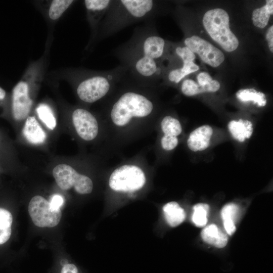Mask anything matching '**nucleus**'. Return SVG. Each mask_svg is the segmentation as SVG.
Returning <instances> with one entry per match:
<instances>
[{
	"label": "nucleus",
	"mask_w": 273,
	"mask_h": 273,
	"mask_svg": "<svg viewBox=\"0 0 273 273\" xmlns=\"http://www.w3.org/2000/svg\"><path fill=\"white\" fill-rule=\"evenodd\" d=\"M154 26L151 20L135 27L130 38L112 53L125 68L128 77L149 86L162 75L158 61L164 55L166 45Z\"/></svg>",
	"instance_id": "obj_1"
},
{
	"label": "nucleus",
	"mask_w": 273,
	"mask_h": 273,
	"mask_svg": "<svg viewBox=\"0 0 273 273\" xmlns=\"http://www.w3.org/2000/svg\"><path fill=\"white\" fill-rule=\"evenodd\" d=\"M150 86L126 74L115 89L116 93L108 107V116L115 126L124 128L153 114L155 105L150 94Z\"/></svg>",
	"instance_id": "obj_2"
},
{
	"label": "nucleus",
	"mask_w": 273,
	"mask_h": 273,
	"mask_svg": "<svg viewBox=\"0 0 273 273\" xmlns=\"http://www.w3.org/2000/svg\"><path fill=\"white\" fill-rule=\"evenodd\" d=\"M156 3L153 0H112L101 22L100 38L109 37L134 23L152 20Z\"/></svg>",
	"instance_id": "obj_3"
},
{
	"label": "nucleus",
	"mask_w": 273,
	"mask_h": 273,
	"mask_svg": "<svg viewBox=\"0 0 273 273\" xmlns=\"http://www.w3.org/2000/svg\"><path fill=\"white\" fill-rule=\"evenodd\" d=\"M126 69L121 65L82 78L76 87L79 99L93 103L108 96L115 90L125 77Z\"/></svg>",
	"instance_id": "obj_4"
},
{
	"label": "nucleus",
	"mask_w": 273,
	"mask_h": 273,
	"mask_svg": "<svg viewBox=\"0 0 273 273\" xmlns=\"http://www.w3.org/2000/svg\"><path fill=\"white\" fill-rule=\"evenodd\" d=\"M230 18L225 11L214 9L204 15L203 24L211 37L228 52L236 50L239 41L230 28Z\"/></svg>",
	"instance_id": "obj_5"
},
{
	"label": "nucleus",
	"mask_w": 273,
	"mask_h": 273,
	"mask_svg": "<svg viewBox=\"0 0 273 273\" xmlns=\"http://www.w3.org/2000/svg\"><path fill=\"white\" fill-rule=\"evenodd\" d=\"M146 181L145 172L140 167L127 164L117 167L112 172L109 186L116 192H133L141 189Z\"/></svg>",
	"instance_id": "obj_6"
},
{
	"label": "nucleus",
	"mask_w": 273,
	"mask_h": 273,
	"mask_svg": "<svg viewBox=\"0 0 273 273\" xmlns=\"http://www.w3.org/2000/svg\"><path fill=\"white\" fill-rule=\"evenodd\" d=\"M53 176L58 186L62 190L73 188L80 194H87L92 192L93 183L86 175L78 173L67 164L57 165L53 170Z\"/></svg>",
	"instance_id": "obj_7"
},
{
	"label": "nucleus",
	"mask_w": 273,
	"mask_h": 273,
	"mask_svg": "<svg viewBox=\"0 0 273 273\" xmlns=\"http://www.w3.org/2000/svg\"><path fill=\"white\" fill-rule=\"evenodd\" d=\"M28 212L33 223L40 228H53L60 222V209L53 210L49 201L41 196H35L30 201Z\"/></svg>",
	"instance_id": "obj_8"
},
{
	"label": "nucleus",
	"mask_w": 273,
	"mask_h": 273,
	"mask_svg": "<svg viewBox=\"0 0 273 273\" xmlns=\"http://www.w3.org/2000/svg\"><path fill=\"white\" fill-rule=\"evenodd\" d=\"M184 43L192 52L198 54L203 62L212 67H218L224 60V55L220 50L198 36L186 38Z\"/></svg>",
	"instance_id": "obj_9"
},
{
	"label": "nucleus",
	"mask_w": 273,
	"mask_h": 273,
	"mask_svg": "<svg viewBox=\"0 0 273 273\" xmlns=\"http://www.w3.org/2000/svg\"><path fill=\"white\" fill-rule=\"evenodd\" d=\"M73 125L78 135L83 140L95 139L99 132V125L96 117L83 108L75 109L72 114Z\"/></svg>",
	"instance_id": "obj_10"
},
{
	"label": "nucleus",
	"mask_w": 273,
	"mask_h": 273,
	"mask_svg": "<svg viewBox=\"0 0 273 273\" xmlns=\"http://www.w3.org/2000/svg\"><path fill=\"white\" fill-rule=\"evenodd\" d=\"M32 104L29 97L28 86L25 81L18 82L12 94V113L16 120H22L28 115Z\"/></svg>",
	"instance_id": "obj_11"
},
{
	"label": "nucleus",
	"mask_w": 273,
	"mask_h": 273,
	"mask_svg": "<svg viewBox=\"0 0 273 273\" xmlns=\"http://www.w3.org/2000/svg\"><path fill=\"white\" fill-rule=\"evenodd\" d=\"M213 134L212 127L208 125H202L190 134L187 140L188 148L193 152L202 151L210 145Z\"/></svg>",
	"instance_id": "obj_12"
},
{
	"label": "nucleus",
	"mask_w": 273,
	"mask_h": 273,
	"mask_svg": "<svg viewBox=\"0 0 273 273\" xmlns=\"http://www.w3.org/2000/svg\"><path fill=\"white\" fill-rule=\"evenodd\" d=\"M112 0H85L84 4L87 11L88 19L95 31L101 23Z\"/></svg>",
	"instance_id": "obj_13"
},
{
	"label": "nucleus",
	"mask_w": 273,
	"mask_h": 273,
	"mask_svg": "<svg viewBox=\"0 0 273 273\" xmlns=\"http://www.w3.org/2000/svg\"><path fill=\"white\" fill-rule=\"evenodd\" d=\"M22 132L27 141L32 144L43 143L47 138L45 132L33 116L27 117Z\"/></svg>",
	"instance_id": "obj_14"
},
{
	"label": "nucleus",
	"mask_w": 273,
	"mask_h": 273,
	"mask_svg": "<svg viewBox=\"0 0 273 273\" xmlns=\"http://www.w3.org/2000/svg\"><path fill=\"white\" fill-rule=\"evenodd\" d=\"M201 237L206 243L218 248L224 247L228 241L226 233L222 231L215 224L206 226L201 232Z\"/></svg>",
	"instance_id": "obj_15"
},
{
	"label": "nucleus",
	"mask_w": 273,
	"mask_h": 273,
	"mask_svg": "<svg viewBox=\"0 0 273 273\" xmlns=\"http://www.w3.org/2000/svg\"><path fill=\"white\" fill-rule=\"evenodd\" d=\"M228 127L233 138L241 143L250 138L253 131L252 122L242 119L230 121Z\"/></svg>",
	"instance_id": "obj_16"
},
{
	"label": "nucleus",
	"mask_w": 273,
	"mask_h": 273,
	"mask_svg": "<svg viewBox=\"0 0 273 273\" xmlns=\"http://www.w3.org/2000/svg\"><path fill=\"white\" fill-rule=\"evenodd\" d=\"M162 209L165 218L171 227L179 225L186 218L184 210L176 202L172 201L166 203Z\"/></svg>",
	"instance_id": "obj_17"
},
{
	"label": "nucleus",
	"mask_w": 273,
	"mask_h": 273,
	"mask_svg": "<svg viewBox=\"0 0 273 273\" xmlns=\"http://www.w3.org/2000/svg\"><path fill=\"white\" fill-rule=\"evenodd\" d=\"M238 210V206L232 203L226 204L222 208L221 216L223 226L229 235H232L236 230L234 219Z\"/></svg>",
	"instance_id": "obj_18"
},
{
	"label": "nucleus",
	"mask_w": 273,
	"mask_h": 273,
	"mask_svg": "<svg viewBox=\"0 0 273 273\" xmlns=\"http://www.w3.org/2000/svg\"><path fill=\"white\" fill-rule=\"evenodd\" d=\"M272 14L273 1L267 0L265 5L253 11L252 18L253 24L259 28L265 27Z\"/></svg>",
	"instance_id": "obj_19"
},
{
	"label": "nucleus",
	"mask_w": 273,
	"mask_h": 273,
	"mask_svg": "<svg viewBox=\"0 0 273 273\" xmlns=\"http://www.w3.org/2000/svg\"><path fill=\"white\" fill-rule=\"evenodd\" d=\"M236 97L242 102L252 101L259 107L265 106L267 103L265 94L253 88L240 89L237 92Z\"/></svg>",
	"instance_id": "obj_20"
},
{
	"label": "nucleus",
	"mask_w": 273,
	"mask_h": 273,
	"mask_svg": "<svg viewBox=\"0 0 273 273\" xmlns=\"http://www.w3.org/2000/svg\"><path fill=\"white\" fill-rule=\"evenodd\" d=\"M199 70V66L194 62L183 63L181 68L171 70L168 79L171 82L179 83L185 76Z\"/></svg>",
	"instance_id": "obj_21"
},
{
	"label": "nucleus",
	"mask_w": 273,
	"mask_h": 273,
	"mask_svg": "<svg viewBox=\"0 0 273 273\" xmlns=\"http://www.w3.org/2000/svg\"><path fill=\"white\" fill-rule=\"evenodd\" d=\"M161 130L164 135L177 137L182 132L179 121L171 116H165L161 122Z\"/></svg>",
	"instance_id": "obj_22"
},
{
	"label": "nucleus",
	"mask_w": 273,
	"mask_h": 273,
	"mask_svg": "<svg viewBox=\"0 0 273 273\" xmlns=\"http://www.w3.org/2000/svg\"><path fill=\"white\" fill-rule=\"evenodd\" d=\"M209 209V205L205 203H198L194 206L192 219L196 226L202 227L206 224Z\"/></svg>",
	"instance_id": "obj_23"
},
{
	"label": "nucleus",
	"mask_w": 273,
	"mask_h": 273,
	"mask_svg": "<svg viewBox=\"0 0 273 273\" xmlns=\"http://www.w3.org/2000/svg\"><path fill=\"white\" fill-rule=\"evenodd\" d=\"M36 112L39 118L50 129L56 126V120L51 108L47 104H41L37 107Z\"/></svg>",
	"instance_id": "obj_24"
},
{
	"label": "nucleus",
	"mask_w": 273,
	"mask_h": 273,
	"mask_svg": "<svg viewBox=\"0 0 273 273\" xmlns=\"http://www.w3.org/2000/svg\"><path fill=\"white\" fill-rule=\"evenodd\" d=\"M74 2L72 0L53 1L49 10V17L53 20L59 19Z\"/></svg>",
	"instance_id": "obj_25"
},
{
	"label": "nucleus",
	"mask_w": 273,
	"mask_h": 273,
	"mask_svg": "<svg viewBox=\"0 0 273 273\" xmlns=\"http://www.w3.org/2000/svg\"><path fill=\"white\" fill-rule=\"evenodd\" d=\"M181 90L183 94L187 96L201 93L199 84L192 79H186L183 82Z\"/></svg>",
	"instance_id": "obj_26"
},
{
	"label": "nucleus",
	"mask_w": 273,
	"mask_h": 273,
	"mask_svg": "<svg viewBox=\"0 0 273 273\" xmlns=\"http://www.w3.org/2000/svg\"><path fill=\"white\" fill-rule=\"evenodd\" d=\"M13 216L7 210L0 208V230L11 229Z\"/></svg>",
	"instance_id": "obj_27"
},
{
	"label": "nucleus",
	"mask_w": 273,
	"mask_h": 273,
	"mask_svg": "<svg viewBox=\"0 0 273 273\" xmlns=\"http://www.w3.org/2000/svg\"><path fill=\"white\" fill-rule=\"evenodd\" d=\"M175 51L176 54L181 58L183 63L193 62L195 59L194 53L187 47H177Z\"/></svg>",
	"instance_id": "obj_28"
},
{
	"label": "nucleus",
	"mask_w": 273,
	"mask_h": 273,
	"mask_svg": "<svg viewBox=\"0 0 273 273\" xmlns=\"http://www.w3.org/2000/svg\"><path fill=\"white\" fill-rule=\"evenodd\" d=\"M178 140L177 137L163 135L161 139L162 148L166 151L173 150L177 146Z\"/></svg>",
	"instance_id": "obj_29"
},
{
	"label": "nucleus",
	"mask_w": 273,
	"mask_h": 273,
	"mask_svg": "<svg viewBox=\"0 0 273 273\" xmlns=\"http://www.w3.org/2000/svg\"><path fill=\"white\" fill-rule=\"evenodd\" d=\"M51 207L53 210H58L60 208L64 203L63 197L58 194L53 195L49 201Z\"/></svg>",
	"instance_id": "obj_30"
},
{
	"label": "nucleus",
	"mask_w": 273,
	"mask_h": 273,
	"mask_svg": "<svg viewBox=\"0 0 273 273\" xmlns=\"http://www.w3.org/2000/svg\"><path fill=\"white\" fill-rule=\"evenodd\" d=\"M197 78L198 84L203 86L208 85L213 80L210 75L205 72L200 73Z\"/></svg>",
	"instance_id": "obj_31"
},
{
	"label": "nucleus",
	"mask_w": 273,
	"mask_h": 273,
	"mask_svg": "<svg viewBox=\"0 0 273 273\" xmlns=\"http://www.w3.org/2000/svg\"><path fill=\"white\" fill-rule=\"evenodd\" d=\"M60 273H78V270L75 265L66 262L62 264Z\"/></svg>",
	"instance_id": "obj_32"
},
{
	"label": "nucleus",
	"mask_w": 273,
	"mask_h": 273,
	"mask_svg": "<svg viewBox=\"0 0 273 273\" xmlns=\"http://www.w3.org/2000/svg\"><path fill=\"white\" fill-rule=\"evenodd\" d=\"M266 39L267 41L269 49L273 52V26H270L266 33Z\"/></svg>",
	"instance_id": "obj_33"
},
{
	"label": "nucleus",
	"mask_w": 273,
	"mask_h": 273,
	"mask_svg": "<svg viewBox=\"0 0 273 273\" xmlns=\"http://www.w3.org/2000/svg\"><path fill=\"white\" fill-rule=\"evenodd\" d=\"M11 233V229L0 230V245L4 244L9 239Z\"/></svg>",
	"instance_id": "obj_34"
},
{
	"label": "nucleus",
	"mask_w": 273,
	"mask_h": 273,
	"mask_svg": "<svg viewBox=\"0 0 273 273\" xmlns=\"http://www.w3.org/2000/svg\"><path fill=\"white\" fill-rule=\"evenodd\" d=\"M5 90L0 87V100L4 99L5 97Z\"/></svg>",
	"instance_id": "obj_35"
}]
</instances>
